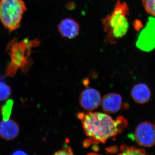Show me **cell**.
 Returning a JSON list of instances; mask_svg holds the SVG:
<instances>
[{
  "label": "cell",
  "mask_w": 155,
  "mask_h": 155,
  "mask_svg": "<svg viewBox=\"0 0 155 155\" xmlns=\"http://www.w3.org/2000/svg\"><path fill=\"white\" fill-rule=\"evenodd\" d=\"M84 131L89 138L86 143H105L108 139L114 138L127 126V121L123 117L114 120L107 114L99 112L79 113Z\"/></svg>",
  "instance_id": "cell-1"
},
{
  "label": "cell",
  "mask_w": 155,
  "mask_h": 155,
  "mask_svg": "<svg viewBox=\"0 0 155 155\" xmlns=\"http://www.w3.org/2000/svg\"><path fill=\"white\" fill-rule=\"evenodd\" d=\"M128 12L127 5L118 1L113 13L103 19L104 30L107 33L104 40L106 43L114 44L126 33L128 28Z\"/></svg>",
  "instance_id": "cell-2"
},
{
  "label": "cell",
  "mask_w": 155,
  "mask_h": 155,
  "mask_svg": "<svg viewBox=\"0 0 155 155\" xmlns=\"http://www.w3.org/2000/svg\"><path fill=\"white\" fill-rule=\"evenodd\" d=\"M38 41H28L26 40L21 42L12 41L8 47L11 57V61L6 70L4 77H13L19 69L26 72L31 63L29 56L31 49L38 45Z\"/></svg>",
  "instance_id": "cell-3"
},
{
  "label": "cell",
  "mask_w": 155,
  "mask_h": 155,
  "mask_svg": "<svg viewBox=\"0 0 155 155\" xmlns=\"http://www.w3.org/2000/svg\"><path fill=\"white\" fill-rule=\"evenodd\" d=\"M26 10L23 0H0V20L6 28L13 31L20 27Z\"/></svg>",
  "instance_id": "cell-4"
},
{
  "label": "cell",
  "mask_w": 155,
  "mask_h": 155,
  "mask_svg": "<svg viewBox=\"0 0 155 155\" xmlns=\"http://www.w3.org/2000/svg\"><path fill=\"white\" fill-rule=\"evenodd\" d=\"M137 143L144 147H151L155 144V126L148 122H143L138 125L134 134Z\"/></svg>",
  "instance_id": "cell-5"
},
{
  "label": "cell",
  "mask_w": 155,
  "mask_h": 155,
  "mask_svg": "<svg viewBox=\"0 0 155 155\" xmlns=\"http://www.w3.org/2000/svg\"><path fill=\"white\" fill-rule=\"evenodd\" d=\"M79 102L82 108L87 110H95L101 102L100 93L94 88H88L81 92Z\"/></svg>",
  "instance_id": "cell-6"
},
{
  "label": "cell",
  "mask_w": 155,
  "mask_h": 155,
  "mask_svg": "<svg viewBox=\"0 0 155 155\" xmlns=\"http://www.w3.org/2000/svg\"><path fill=\"white\" fill-rule=\"evenodd\" d=\"M122 100L120 95L116 93H110L106 95L101 101L103 110L108 114L117 113L122 107Z\"/></svg>",
  "instance_id": "cell-7"
},
{
  "label": "cell",
  "mask_w": 155,
  "mask_h": 155,
  "mask_svg": "<svg viewBox=\"0 0 155 155\" xmlns=\"http://www.w3.org/2000/svg\"><path fill=\"white\" fill-rule=\"evenodd\" d=\"M80 26L74 19L67 18L62 20L58 25L59 32L63 37L73 39L79 33Z\"/></svg>",
  "instance_id": "cell-8"
},
{
  "label": "cell",
  "mask_w": 155,
  "mask_h": 155,
  "mask_svg": "<svg viewBox=\"0 0 155 155\" xmlns=\"http://www.w3.org/2000/svg\"><path fill=\"white\" fill-rule=\"evenodd\" d=\"M19 126L12 119H3L0 122V136L6 140H11L19 134Z\"/></svg>",
  "instance_id": "cell-9"
},
{
  "label": "cell",
  "mask_w": 155,
  "mask_h": 155,
  "mask_svg": "<svg viewBox=\"0 0 155 155\" xmlns=\"http://www.w3.org/2000/svg\"><path fill=\"white\" fill-rule=\"evenodd\" d=\"M131 96L136 102L143 104L147 102L151 97V91L146 84L140 83L131 90Z\"/></svg>",
  "instance_id": "cell-10"
},
{
  "label": "cell",
  "mask_w": 155,
  "mask_h": 155,
  "mask_svg": "<svg viewBox=\"0 0 155 155\" xmlns=\"http://www.w3.org/2000/svg\"><path fill=\"white\" fill-rule=\"evenodd\" d=\"M122 155H143L145 151L143 149H138L134 147H128L122 145L121 147Z\"/></svg>",
  "instance_id": "cell-11"
},
{
  "label": "cell",
  "mask_w": 155,
  "mask_h": 155,
  "mask_svg": "<svg viewBox=\"0 0 155 155\" xmlns=\"http://www.w3.org/2000/svg\"><path fill=\"white\" fill-rule=\"evenodd\" d=\"M11 89L8 85L3 82H0V101L8 99L11 95Z\"/></svg>",
  "instance_id": "cell-12"
},
{
  "label": "cell",
  "mask_w": 155,
  "mask_h": 155,
  "mask_svg": "<svg viewBox=\"0 0 155 155\" xmlns=\"http://www.w3.org/2000/svg\"><path fill=\"white\" fill-rule=\"evenodd\" d=\"M142 1L147 12L155 17V0H142Z\"/></svg>",
  "instance_id": "cell-13"
},
{
  "label": "cell",
  "mask_w": 155,
  "mask_h": 155,
  "mask_svg": "<svg viewBox=\"0 0 155 155\" xmlns=\"http://www.w3.org/2000/svg\"><path fill=\"white\" fill-rule=\"evenodd\" d=\"M13 104V101H9L6 103L5 105L2 107L1 111L3 116V119H9Z\"/></svg>",
  "instance_id": "cell-14"
},
{
  "label": "cell",
  "mask_w": 155,
  "mask_h": 155,
  "mask_svg": "<svg viewBox=\"0 0 155 155\" xmlns=\"http://www.w3.org/2000/svg\"><path fill=\"white\" fill-rule=\"evenodd\" d=\"M55 155H72L73 154L72 149L70 147H65L62 150L55 153Z\"/></svg>",
  "instance_id": "cell-15"
},
{
  "label": "cell",
  "mask_w": 155,
  "mask_h": 155,
  "mask_svg": "<svg viewBox=\"0 0 155 155\" xmlns=\"http://www.w3.org/2000/svg\"><path fill=\"white\" fill-rule=\"evenodd\" d=\"M13 155H26L27 154L22 150H18L13 154Z\"/></svg>",
  "instance_id": "cell-16"
}]
</instances>
